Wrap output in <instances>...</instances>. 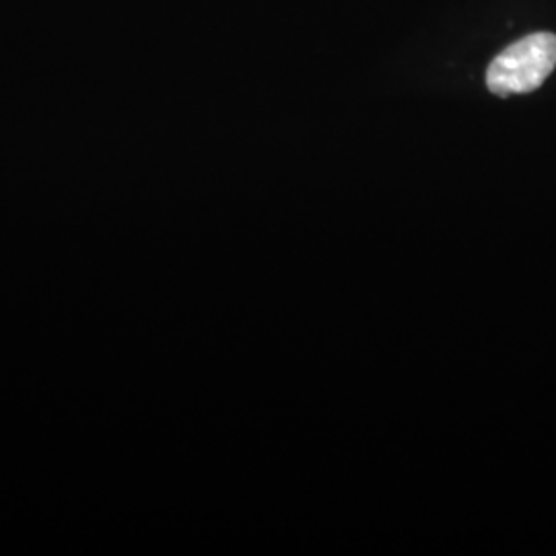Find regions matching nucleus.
<instances>
[{
	"label": "nucleus",
	"instance_id": "f257e3e1",
	"mask_svg": "<svg viewBox=\"0 0 556 556\" xmlns=\"http://www.w3.org/2000/svg\"><path fill=\"white\" fill-rule=\"evenodd\" d=\"M556 36L538 31L505 48L486 71V85L498 98L532 93L553 75Z\"/></svg>",
	"mask_w": 556,
	"mask_h": 556
}]
</instances>
